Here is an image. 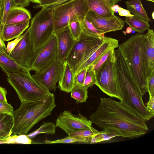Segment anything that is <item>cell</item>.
I'll return each mask as SVG.
<instances>
[{"instance_id": "6da1fadb", "label": "cell", "mask_w": 154, "mask_h": 154, "mask_svg": "<svg viewBox=\"0 0 154 154\" xmlns=\"http://www.w3.org/2000/svg\"><path fill=\"white\" fill-rule=\"evenodd\" d=\"M90 118L100 129L114 131L123 137H139L149 131L146 121L122 102L111 98L101 97Z\"/></svg>"}, {"instance_id": "7a4b0ae2", "label": "cell", "mask_w": 154, "mask_h": 154, "mask_svg": "<svg viewBox=\"0 0 154 154\" xmlns=\"http://www.w3.org/2000/svg\"><path fill=\"white\" fill-rule=\"evenodd\" d=\"M117 80L120 101L133 110L146 121L154 116L145 106L143 96L129 71L126 61L121 54L116 55Z\"/></svg>"}, {"instance_id": "3957f363", "label": "cell", "mask_w": 154, "mask_h": 154, "mask_svg": "<svg viewBox=\"0 0 154 154\" xmlns=\"http://www.w3.org/2000/svg\"><path fill=\"white\" fill-rule=\"evenodd\" d=\"M54 94L40 100L22 101L14 111L12 134H26L37 123L51 115L56 107Z\"/></svg>"}, {"instance_id": "277c9868", "label": "cell", "mask_w": 154, "mask_h": 154, "mask_svg": "<svg viewBox=\"0 0 154 154\" xmlns=\"http://www.w3.org/2000/svg\"><path fill=\"white\" fill-rule=\"evenodd\" d=\"M144 35L139 33L133 35L118 46L142 96L147 92L144 59Z\"/></svg>"}, {"instance_id": "5b68a950", "label": "cell", "mask_w": 154, "mask_h": 154, "mask_svg": "<svg viewBox=\"0 0 154 154\" xmlns=\"http://www.w3.org/2000/svg\"><path fill=\"white\" fill-rule=\"evenodd\" d=\"M30 71L7 75L8 82L16 91L21 102L40 100L54 94L35 79Z\"/></svg>"}, {"instance_id": "8992f818", "label": "cell", "mask_w": 154, "mask_h": 154, "mask_svg": "<svg viewBox=\"0 0 154 154\" xmlns=\"http://www.w3.org/2000/svg\"><path fill=\"white\" fill-rule=\"evenodd\" d=\"M52 9L54 32L68 26L70 21L81 22L88 11L87 0H71Z\"/></svg>"}, {"instance_id": "52a82bcc", "label": "cell", "mask_w": 154, "mask_h": 154, "mask_svg": "<svg viewBox=\"0 0 154 154\" xmlns=\"http://www.w3.org/2000/svg\"><path fill=\"white\" fill-rule=\"evenodd\" d=\"M29 29L31 41L35 50L53 34L54 21L52 9L42 8L32 19Z\"/></svg>"}, {"instance_id": "ba28073f", "label": "cell", "mask_w": 154, "mask_h": 154, "mask_svg": "<svg viewBox=\"0 0 154 154\" xmlns=\"http://www.w3.org/2000/svg\"><path fill=\"white\" fill-rule=\"evenodd\" d=\"M115 52L96 75L95 85L108 96L121 100L118 82Z\"/></svg>"}, {"instance_id": "9c48e42d", "label": "cell", "mask_w": 154, "mask_h": 154, "mask_svg": "<svg viewBox=\"0 0 154 154\" xmlns=\"http://www.w3.org/2000/svg\"><path fill=\"white\" fill-rule=\"evenodd\" d=\"M103 39L88 35L82 32L79 39L76 41L66 59L74 73L82 63L101 44Z\"/></svg>"}, {"instance_id": "30bf717a", "label": "cell", "mask_w": 154, "mask_h": 154, "mask_svg": "<svg viewBox=\"0 0 154 154\" xmlns=\"http://www.w3.org/2000/svg\"><path fill=\"white\" fill-rule=\"evenodd\" d=\"M57 39L53 33L47 41L34 50L32 70L39 72L47 66L57 59Z\"/></svg>"}, {"instance_id": "8fae6325", "label": "cell", "mask_w": 154, "mask_h": 154, "mask_svg": "<svg viewBox=\"0 0 154 154\" xmlns=\"http://www.w3.org/2000/svg\"><path fill=\"white\" fill-rule=\"evenodd\" d=\"M78 112L77 115H74L68 110L63 111L55 121L56 128H60L68 135L82 130L92 128L91 120Z\"/></svg>"}, {"instance_id": "7c38bea8", "label": "cell", "mask_w": 154, "mask_h": 154, "mask_svg": "<svg viewBox=\"0 0 154 154\" xmlns=\"http://www.w3.org/2000/svg\"><path fill=\"white\" fill-rule=\"evenodd\" d=\"M34 54V50L31 41L28 28L9 55L20 65L32 70Z\"/></svg>"}, {"instance_id": "4fadbf2b", "label": "cell", "mask_w": 154, "mask_h": 154, "mask_svg": "<svg viewBox=\"0 0 154 154\" xmlns=\"http://www.w3.org/2000/svg\"><path fill=\"white\" fill-rule=\"evenodd\" d=\"M63 68V63L57 58L51 64L32 75L37 81L50 91H55Z\"/></svg>"}, {"instance_id": "5bb4252c", "label": "cell", "mask_w": 154, "mask_h": 154, "mask_svg": "<svg viewBox=\"0 0 154 154\" xmlns=\"http://www.w3.org/2000/svg\"><path fill=\"white\" fill-rule=\"evenodd\" d=\"M85 17L102 34L122 30L125 23L123 19L115 15L105 17L91 10L88 11Z\"/></svg>"}, {"instance_id": "9a60e30c", "label": "cell", "mask_w": 154, "mask_h": 154, "mask_svg": "<svg viewBox=\"0 0 154 154\" xmlns=\"http://www.w3.org/2000/svg\"><path fill=\"white\" fill-rule=\"evenodd\" d=\"M57 41V58L63 63L66 59L76 41L72 37L68 26L53 32Z\"/></svg>"}, {"instance_id": "2e32d148", "label": "cell", "mask_w": 154, "mask_h": 154, "mask_svg": "<svg viewBox=\"0 0 154 154\" xmlns=\"http://www.w3.org/2000/svg\"><path fill=\"white\" fill-rule=\"evenodd\" d=\"M119 46L118 40L105 36L102 42L82 63L74 73L89 68L102 55L108 50L115 49Z\"/></svg>"}, {"instance_id": "e0dca14e", "label": "cell", "mask_w": 154, "mask_h": 154, "mask_svg": "<svg viewBox=\"0 0 154 154\" xmlns=\"http://www.w3.org/2000/svg\"><path fill=\"white\" fill-rule=\"evenodd\" d=\"M144 59L146 81L154 71V33L148 29L144 35Z\"/></svg>"}, {"instance_id": "ac0fdd59", "label": "cell", "mask_w": 154, "mask_h": 154, "mask_svg": "<svg viewBox=\"0 0 154 154\" xmlns=\"http://www.w3.org/2000/svg\"><path fill=\"white\" fill-rule=\"evenodd\" d=\"M74 76L73 69L66 60L63 63L62 70L58 81V87L61 91L70 92L74 85Z\"/></svg>"}, {"instance_id": "d6986e66", "label": "cell", "mask_w": 154, "mask_h": 154, "mask_svg": "<svg viewBox=\"0 0 154 154\" xmlns=\"http://www.w3.org/2000/svg\"><path fill=\"white\" fill-rule=\"evenodd\" d=\"M0 67L7 75L9 73L23 72L31 70L20 65L7 52L0 51Z\"/></svg>"}, {"instance_id": "ffe728a7", "label": "cell", "mask_w": 154, "mask_h": 154, "mask_svg": "<svg viewBox=\"0 0 154 154\" xmlns=\"http://www.w3.org/2000/svg\"><path fill=\"white\" fill-rule=\"evenodd\" d=\"M29 20L18 23L5 25L2 38L3 40L8 41L19 37L29 26Z\"/></svg>"}, {"instance_id": "44dd1931", "label": "cell", "mask_w": 154, "mask_h": 154, "mask_svg": "<svg viewBox=\"0 0 154 154\" xmlns=\"http://www.w3.org/2000/svg\"><path fill=\"white\" fill-rule=\"evenodd\" d=\"M31 18L30 13L28 10L22 6H14L10 10L5 25L23 22L30 20Z\"/></svg>"}, {"instance_id": "7402d4cb", "label": "cell", "mask_w": 154, "mask_h": 154, "mask_svg": "<svg viewBox=\"0 0 154 154\" xmlns=\"http://www.w3.org/2000/svg\"><path fill=\"white\" fill-rule=\"evenodd\" d=\"M88 10L94 11L98 15L109 17L114 15V12L104 0H87Z\"/></svg>"}, {"instance_id": "603a6c76", "label": "cell", "mask_w": 154, "mask_h": 154, "mask_svg": "<svg viewBox=\"0 0 154 154\" xmlns=\"http://www.w3.org/2000/svg\"><path fill=\"white\" fill-rule=\"evenodd\" d=\"M13 125L12 115L0 113V139H5L11 135Z\"/></svg>"}, {"instance_id": "cb8c5ba5", "label": "cell", "mask_w": 154, "mask_h": 154, "mask_svg": "<svg viewBox=\"0 0 154 154\" xmlns=\"http://www.w3.org/2000/svg\"><path fill=\"white\" fill-rule=\"evenodd\" d=\"M125 3L127 10L132 14L148 22L151 21L143 7L141 0H130L126 1Z\"/></svg>"}, {"instance_id": "d4e9b609", "label": "cell", "mask_w": 154, "mask_h": 154, "mask_svg": "<svg viewBox=\"0 0 154 154\" xmlns=\"http://www.w3.org/2000/svg\"><path fill=\"white\" fill-rule=\"evenodd\" d=\"M124 21L133 30L138 33H143L150 26L148 21L135 16L131 18L126 17Z\"/></svg>"}, {"instance_id": "484cf974", "label": "cell", "mask_w": 154, "mask_h": 154, "mask_svg": "<svg viewBox=\"0 0 154 154\" xmlns=\"http://www.w3.org/2000/svg\"><path fill=\"white\" fill-rule=\"evenodd\" d=\"M120 135L115 131L109 130L98 131L91 137L89 143H95L110 140Z\"/></svg>"}, {"instance_id": "4316f807", "label": "cell", "mask_w": 154, "mask_h": 154, "mask_svg": "<svg viewBox=\"0 0 154 154\" xmlns=\"http://www.w3.org/2000/svg\"><path fill=\"white\" fill-rule=\"evenodd\" d=\"M88 89L82 85H75L70 92L71 96L77 103H85L88 98Z\"/></svg>"}, {"instance_id": "83f0119b", "label": "cell", "mask_w": 154, "mask_h": 154, "mask_svg": "<svg viewBox=\"0 0 154 154\" xmlns=\"http://www.w3.org/2000/svg\"><path fill=\"white\" fill-rule=\"evenodd\" d=\"M82 32L88 35L101 39H104V34H102L85 17L80 22Z\"/></svg>"}, {"instance_id": "f1b7e54d", "label": "cell", "mask_w": 154, "mask_h": 154, "mask_svg": "<svg viewBox=\"0 0 154 154\" xmlns=\"http://www.w3.org/2000/svg\"><path fill=\"white\" fill-rule=\"evenodd\" d=\"M56 128L55 124L53 122H43L38 129L27 136L31 139L42 134L53 135L56 133Z\"/></svg>"}, {"instance_id": "f546056e", "label": "cell", "mask_w": 154, "mask_h": 154, "mask_svg": "<svg viewBox=\"0 0 154 154\" xmlns=\"http://www.w3.org/2000/svg\"><path fill=\"white\" fill-rule=\"evenodd\" d=\"M115 49L112 48L107 51L102 55L89 67L94 71L96 75L97 74L104 63L113 54Z\"/></svg>"}, {"instance_id": "4dcf8cb0", "label": "cell", "mask_w": 154, "mask_h": 154, "mask_svg": "<svg viewBox=\"0 0 154 154\" xmlns=\"http://www.w3.org/2000/svg\"><path fill=\"white\" fill-rule=\"evenodd\" d=\"M14 6L13 0H3V8L0 22V36L2 37L3 28L11 8Z\"/></svg>"}, {"instance_id": "1f68e13d", "label": "cell", "mask_w": 154, "mask_h": 154, "mask_svg": "<svg viewBox=\"0 0 154 154\" xmlns=\"http://www.w3.org/2000/svg\"><path fill=\"white\" fill-rule=\"evenodd\" d=\"M91 138H79L72 137L68 136L65 138L55 140H45L44 142L45 143L54 144L56 143H89Z\"/></svg>"}, {"instance_id": "d6a6232c", "label": "cell", "mask_w": 154, "mask_h": 154, "mask_svg": "<svg viewBox=\"0 0 154 154\" xmlns=\"http://www.w3.org/2000/svg\"><path fill=\"white\" fill-rule=\"evenodd\" d=\"M98 131L92 127L91 129L82 130L69 134L68 136L75 138L91 139L92 136Z\"/></svg>"}, {"instance_id": "836d02e7", "label": "cell", "mask_w": 154, "mask_h": 154, "mask_svg": "<svg viewBox=\"0 0 154 154\" xmlns=\"http://www.w3.org/2000/svg\"><path fill=\"white\" fill-rule=\"evenodd\" d=\"M71 35L76 41L78 40L82 33L80 22L79 20L70 21L68 24Z\"/></svg>"}, {"instance_id": "e575fe53", "label": "cell", "mask_w": 154, "mask_h": 154, "mask_svg": "<svg viewBox=\"0 0 154 154\" xmlns=\"http://www.w3.org/2000/svg\"><path fill=\"white\" fill-rule=\"evenodd\" d=\"M96 82V75L94 71L89 68L87 69L83 86L88 89Z\"/></svg>"}, {"instance_id": "d590c367", "label": "cell", "mask_w": 154, "mask_h": 154, "mask_svg": "<svg viewBox=\"0 0 154 154\" xmlns=\"http://www.w3.org/2000/svg\"><path fill=\"white\" fill-rule=\"evenodd\" d=\"M12 143L32 144V140L27 135L23 134L10 136Z\"/></svg>"}, {"instance_id": "8d00e7d4", "label": "cell", "mask_w": 154, "mask_h": 154, "mask_svg": "<svg viewBox=\"0 0 154 154\" xmlns=\"http://www.w3.org/2000/svg\"><path fill=\"white\" fill-rule=\"evenodd\" d=\"M87 69H83L74 75V85H78L83 86Z\"/></svg>"}, {"instance_id": "74e56055", "label": "cell", "mask_w": 154, "mask_h": 154, "mask_svg": "<svg viewBox=\"0 0 154 154\" xmlns=\"http://www.w3.org/2000/svg\"><path fill=\"white\" fill-rule=\"evenodd\" d=\"M13 111V107L7 101H0V113L12 115Z\"/></svg>"}, {"instance_id": "f35d334b", "label": "cell", "mask_w": 154, "mask_h": 154, "mask_svg": "<svg viewBox=\"0 0 154 154\" xmlns=\"http://www.w3.org/2000/svg\"><path fill=\"white\" fill-rule=\"evenodd\" d=\"M147 89L149 97L154 96V71L147 81Z\"/></svg>"}, {"instance_id": "ab89813d", "label": "cell", "mask_w": 154, "mask_h": 154, "mask_svg": "<svg viewBox=\"0 0 154 154\" xmlns=\"http://www.w3.org/2000/svg\"><path fill=\"white\" fill-rule=\"evenodd\" d=\"M23 35H21L15 40L8 42L6 47V50L8 53L9 54L16 47L17 45L22 38Z\"/></svg>"}, {"instance_id": "60d3db41", "label": "cell", "mask_w": 154, "mask_h": 154, "mask_svg": "<svg viewBox=\"0 0 154 154\" xmlns=\"http://www.w3.org/2000/svg\"><path fill=\"white\" fill-rule=\"evenodd\" d=\"M59 0H40L38 5L34 7L35 8L46 7Z\"/></svg>"}, {"instance_id": "b9f144b4", "label": "cell", "mask_w": 154, "mask_h": 154, "mask_svg": "<svg viewBox=\"0 0 154 154\" xmlns=\"http://www.w3.org/2000/svg\"><path fill=\"white\" fill-rule=\"evenodd\" d=\"M118 12L119 15L120 16H123L126 17H132L134 15L131 13L130 11L123 8L119 7Z\"/></svg>"}, {"instance_id": "7bdbcfd3", "label": "cell", "mask_w": 154, "mask_h": 154, "mask_svg": "<svg viewBox=\"0 0 154 154\" xmlns=\"http://www.w3.org/2000/svg\"><path fill=\"white\" fill-rule=\"evenodd\" d=\"M14 6L26 7L28 6L30 0H13Z\"/></svg>"}, {"instance_id": "ee69618b", "label": "cell", "mask_w": 154, "mask_h": 154, "mask_svg": "<svg viewBox=\"0 0 154 154\" xmlns=\"http://www.w3.org/2000/svg\"><path fill=\"white\" fill-rule=\"evenodd\" d=\"M146 104L147 108L154 113V96L149 97V100Z\"/></svg>"}, {"instance_id": "f6af8a7d", "label": "cell", "mask_w": 154, "mask_h": 154, "mask_svg": "<svg viewBox=\"0 0 154 154\" xmlns=\"http://www.w3.org/2000/svg\"><path fill=\"white\" fill-rule=\"evenodd\" d=\"M7 94L5 89L0 86V101H7Z\"/></svg>"}, {"instance_id": "bcb514c9", "label": "cell", "mask_w": 154, "mask_h": 154, "mask_svg": "<svg viewBox=\"0 0 154 154\" xmlns=\"http://www.w3.org/2000/svg\"><path fill=\"white\" fill-rule=\"evenodd\" d=\"M70 0H59L52 4L44 8H52Z\"/></svg>"}, {"instance_id": "7dc6e473", "label": "cell", "mask_w": 154, "mask_h": 154, "mask_svg": "<svg viewBox=\"0 0 154 154\" xmlns=\"http://www.w3.org/2000/svg\"><path fill=\"white\" fill-rule=\"evenodd\" d=\"M0 51L4 52H6V46L5 44L0 36Z\"/></svg>"}, {"instance_id": "c3c4849f", "label": "cell", "mask_w": 154, "mask_h": 154, "mask_svg": "<svg viewBox=\"0 0 154 154\" xmlns=\"http://www.w3.org/2000/svg\"><path fill=\"white\" fill-rule=\"evenodd\" d=\"M110 8L113 5L116 4L122 0H104Z\"/></svg>"}, {"instance_id": "681fc988", "label": "cell", "mask_w": 154, "mask_h": 154, "mask_svg": "<svg viewBox=\"0 0 154 154\" xmlns=\"http://www.w3.org/2000/svg\"><path fill=\"white\" fill-rule=\"evenodd\" d=\"M3 8V0H0V22L2 14Z\"/></svg>"}, {"instance_id": "f907efd6", "label": "cell", "mask_w": 154, "mask_h": 154, "mask_svg": "<svg viewBox=\"0 0 154 154\" xmlns=\"http://www.w3.org/2000/svg\"><path fill=\"white\" fill-rule=\"evenodd\" d=\"M119 7L118 5L115 4L112 6L110 8L111 10L115 13L118 12Z\"/></svg>"}, {"instance_id": "816d5d0a", "label": "cell", "mask_w": 154, "mask_h": 154, "mask_svg": "<svg viewBox=\"0 0 154 154\" xmlns=\"http://www.w3.org/2000/svg\"><path fill=\"white\" fill-rule=\"evenodd\" d=\"M132 30H133L129 26L127 28L126 31H124L123 32V33L125 35L126 33H131L132 32Z\"/></svg>"}, {"instance_id": "f5cc1de1", "label": "cell", "mask_w": 154, "mask_h": 154, "mask_svg": "<svg viewBox=\"0 0 154 154\" xmlns=\"http://www.w3.org/2000/svg\"><path fill=\"white\" fill-rule=\"evenodd\" d=\"M30 2L33 3H36L38 4H39L40 0H30Z\"/></svg>"}, {"instance_id": "db71d44e", "label": "cell", "mask_w": 154, "mask_h": 154, "mask_svg": "<svg viewBox=\"0 0 154 154\" xmlns=\"http://www.w3.org/2000/svg\"><path fill=\"white\" fill-rule=\"evenodd\" d=\"M152 17L153 20L154 19V11H153L152 14Z\"/></svg>"}, {"instance_id": "11a10c76", "label": "cell", "mask_w": 154, "mask_h": 154, "mask_svg": "<svg viewBox=\"0 0 154 154\" xmlns=\"http://www.w3.org/2000/svg\"><path fill=\"white\" fill-rule=\"evenodd\" d=\"M148 1H150L153 2H154V0H146Z\"/></svg>"}]
</instances>
